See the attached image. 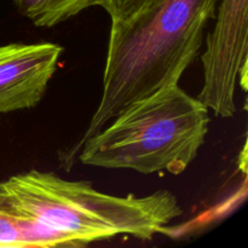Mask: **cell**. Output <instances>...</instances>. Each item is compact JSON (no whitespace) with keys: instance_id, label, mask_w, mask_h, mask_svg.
Returning <instances> with one entry per match:
<instances>
[{"instance_id":"1","label":"cell","mask_w":248,"mask_h":248,"mask_svg":"<svg viewBox=\"0 0 248 248\" xmlns=\"http://www.w3.org/2000/svg\"><path fill=\"white\" fill-rule=\"evenodd\" d=\"M217 4L218 0H153L130 18L111 19L101 99L74 148L131 104L178 84L198 57Z\"/></svg>"},{"instance_id":"2","label":"cell","mask_w":248,"mask_h":248,"mask_svg":"<svg viewBox=\"0 0 248 248\" xmlns=\"http://www.w3.org/2000/svg\"><path fill=\"white\" fill-rule=\"evenodd\" d=\"M0 207L86 245L119 235L153 240L183 213L170 190L116 196L97 190L90 182L67 181L38 170L0 182Z\"/></svg>"},{"instance_id":"3","label":"cell","mask_w":248,"mask_h":248,"mask_svg":"<svg viewBox=\"0 0 248 248\" xmlns=\"http://www.w3.org/2000/svg\"><path fill=\"white\" fill-rule=\"evenodd\" d=\"M210 123L198 97L169 85L131 104L70 154L86 166L181 174L199 155Z\"/></svg>"},{"instance_id":"4","label":"cell","mask_w":248,"mask_h":248,"mask_svg":"<svg viewBox=\"0 0 248 248\" xmlns=\"http://www.w3.org/2000/svg\"><path fill=\"white\" fill-rule=\"evenodd\" d=\"M216 24L201 56L203 84L198 98L219 118L236 113L237 84L246 89L248 0H218Z\"/></svg>"},{"instance_id":"5","label":"cell","mask_w":248,"mask_h":248,"mask_svg":"<svg viewBox=\"0 0 248 248\" xmlns=\"http://www.w3.org/2000/svg\"><path fill=\"white\" fill-rule=\"evenodd\" d=\"M62 52V46L55 43L0 45V114L38 106Z\"/></svg>"},{"instance_id":"6","label":"cell","mask_w":248,"mask_h":248,"mask_svg":"<svg viewBox=\"0 0 248 248\" xmlns=\"http://www.w3.org/2000/svg\"><path fill=\"white\" fill-rule=\"evenodd\" d=\"M87 246L78 237L0 207V248Z\"/></svg>"},{"instance_id":"7","label":"cell","mask_w":248,"mask_h":248,"mask_svg":"<svg viewBox=\"0 0 248 248\" xmlns=\"http://www.w3.org/2000/svg\"><path fill=\"white\" fill-rule=\"evenodd\" d=\"M14 4L34 26L51 28L98 5V0H14Z\"/></svg>"},{"instance_id":"8","label":"cell","mask_w":248,"mask_h":248,"mask_svg":"<svg viewBox=\"0 0 248 248\" xmlns=\"http://www.w3.org/2000/svg\"><path fill=\"white\" fill-rule=\"evenodd\" d=\"M153 0H98V6L108 12L110 19L124 21L144 9Z\"/></svg>"}]
</instances>
